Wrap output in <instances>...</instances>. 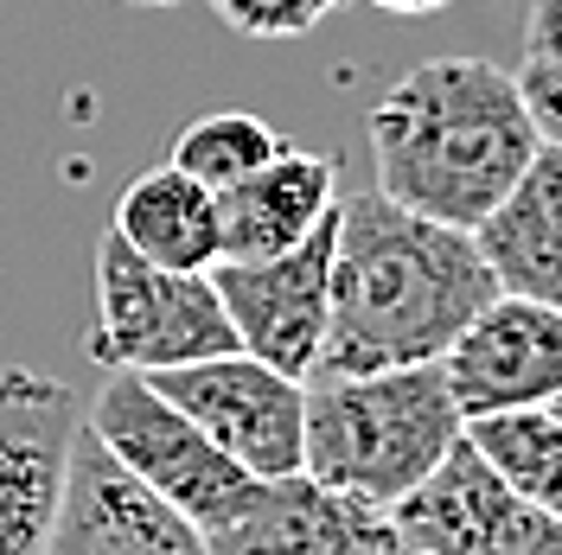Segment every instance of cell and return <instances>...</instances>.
I'll return each mask as SVG.
<instances>
[{
    "label": "cell",
    "instance_id": "cell-9",
    "mask_svg": "<svg viewBox=\"0 0 562 555\" xmlns=\"http://www.w3.org/2000/svg\"><path fill=\"white\" fill-rule=\"evenodd\" d=\"M339 217V205H333ZM333 217L314 237H301L281 256H256V262H217L211 287L237 326V346L262 364H276L288 377H314L319 346H326V301H333Z\"/></svg>",
    "mask_w": 562,
    "mask_h": 555
},
{
    "label": "cell",
    "instance_id": "cell-14",
    "mask_svg": "<svg viewBox=\"0 0 562 555\" xmlns=\"http://www.w3.org/2000/svg\"><path fill=\"white\" fill-rule=\"evenodd\" d=\"M473 243L486 256L498 294L562 307V140H543L530 154V167L486 211Z\"/></svg>",
    "mask_w": 562,
    "mask_h": 555
},
{
    "label": "cell",
    "instance_id": "cell-13",
    "mask_svg": "<svg viewBox=\"0 0 562 555\" xmlns=\"http://www.w3.org/2000/svg\"><path fill=\"white\" fill-rule=\"evenodd\" d=\"M339 205V154H307L288 147L269 167L217 192V224H224V256L231 262H256V256H281L301 237H314Z\"/></svg>",
    "mask_w": 562,
    "mask_h": 555
},
{
    "label": "cell",
    "instance_id": "cell-8",
    "mask_svg": "<svg viewBox=\"0 0 562 555\" xmlns=\"http://www.w3.org/2000/svg\"><path fill=\"white\" fill-rule=\"evenodd\" d=\"M77 428L83 403L70 383L0 364V555H45Z\"/></svg>",
    "mask_w": 562,
    "mask_h": 555
},
{
    "label": "cell",
    "instance_id": "cell-2",
    "mask_svg": "<svg viewBox=\"0 0 562 555\" xmlns=\"http://www.w3.org/2000/svg\"><path fill=\"white\" fill-rule=\"evenodd\" d=\"M371 173L390 205L480 230L543 147L518 70L492 58H428L403 70L364 115Z\"/></svg>",
    "mask_w": 562,
    "mask_h": 555
},
{
    "label": "cell",
    "instance_id": "cell-5",
    "mask_svg": "<svg viewBox=\"0 0 562 555\" xmlns=\"http://www.w3.org/2000/svg\"><path fill=\"white\" fill-rule=\"evenodd\" d=\"M83 428H90L147 491H160L173 511H186L205 536L217 523L237 518L249 505V491L262 486V479H249L244 466L217 448L186 409H173L140 371H109V383L97 389Z\"/></svg>",
    "mask_w": 562,
    "mask_h": 555
},
{
    "label": "cell",
    "instance_id": "cell-12",
    "mask_svg": "<svg viewBox=\"0 0 562 555\" xmlns=\"http://www.w3.org/2000/svg\"><path fill=\"white\" fill-rule=\"evenodd\" d=\"M390 511L319 486L314 473L262 479L231 523L211 530V555H396Z\"/></svg>",
    "mask_w": 562,
    "mask_h": 555
},
{
    "label": "cell",
    "instance_id": "cell-4",
    "mask_svg": "<svg viewBox=\"0 0 562 555\" xmlns=\"http://www.w3.org/2000/svg\"><path fill=\"white\" fill-rule=\"evenodd\" d=\"M217 351L244 346H237V326H231L211 275L154 269L115 230H103V243H97V326L83 339V358L103 371L154 377V371L199 364Z\"/></svg>",
    "mask_w": 562,
    "mask_h": 555
},
{
    "label": "cell",
    "instance_id": "cell-24",
    "mask_svg": "<svg viewBox=\"0 0 562 555\" xmlns=\"http://www.w3.org/2000/svg\"><path fill=\"white\" fill-rule=\"evenodd\" d=\"M550 409H562V396H557V403H550Z\"/></svg>",
    "mask_w": 562,
    "mask_h": 555
},
{
    "label": "cell",
    "instance_id": "cell-10",
    "mask_svg": "<svg viewBox=\"0 0 562 555\" xmlns=\"http://www.w3.org/2000/svg\"><path fill=\"white\" fill-rule=\"evenodd\" d=\"M441 377L467 421L550 409L562 396V307L525 301V294H492L473 313V326L441 351Z\"/></svg>",
    "mask_w": 562,
    "mask_h": 555
},
{
    "label": "cell",
    "instance_id": "cell-17",
    "mask_svg": "<svg viewBox=\"0 0 562 555\" xmlns=\"http://www.w3.org/2000/svg\"><path fill=\"white\" fill-rule=\"evenodd\" d=\"M276 154H281V135L262 115H249V109H211V115L179 128L167 160H173L179 173L205 179L211 192H224V185L249 179L256 167H269Z\"/></svg>",
    "mask_w": 562,
    "mask_h": 555
},
{
    "label": "cell",
    "instance_id": "cell-7",
    "mask_svg": "<svg viewBox=\"0 0 562 555\" xmlns=\"http://www.w3.org/2000/svg\"><path fill=\"white\" fill-rule=\"evenodd\" d=\"M390 523L396 543L422 555H562V518L530 505L467 434L403 505H390Z\"/></svg>",
    "mask_w": 562,
    "mask_h": 555
},
{
    "label": "cell",
    "instance_id": "cell-3",
    "mask_svg": "<svg viewBox=\"0 0 562 555\" xmlns=\"http://www.w3.org/2000/svg\"><path fill=\"white\" fill-rule=\"evenodd\" d=\"M467 416L441 364L364 371V377H307V460L319 486H339L364 505H403L448 460Z\"/></svg>",
    "mask_w": 562,
    "mask_h": 555
},
{
    "label": "cell",
    "instance_id": "cell-15",
    "mask_svg": "<svg viewBox=\"0 0 562 555\" xmlns=\"http://www.w3.org/2000/svg\"><path fill=\"white\" fill-rule=\"evenodd\" d=\"M109 230L122 243L147 256L154 269L179 275H211L224 262V224H217V192L205 179L179 173L173 160L147 167L122 185V199L109 211Z\"/></svg>",
    "mask_w": 562,
    "mask_h": 555
},
{
    "label": "cell",
    "instance_id": "cell-19",
    "mask_svg": "<svg viewBox=\"0 0 562 555\" xmlns=\"http://www.w3.org/2000/svg\"><path fill=\"white\" fill-rule=\"evenodd\" d=\"M525 103L530 115H537V135L543 140H562V65H537V58H525Z\"/></svg>",
    "mask_w": 562,
    "mask_h": 555
},
{
    "label": "cell",
    "instance_id": "cell-11",
    "mask_svg": "<svg viewBox=\"0 0 562 555\" xmlns=\"http://www.w3.org/2000/svg\"><path fill=\"white\" fill-rule=\"evenodd\" d=\"M45 555H211V536L140 486L90 428H77Z\"/></svg>",
    "mask_w": 562,
    "mask_h": 555
},
{
    "label": "cell",
    "instance_id": "cell-6",
    "mask_svg": "<svg viewBox=\"0 0 562 555\" xmlns=\"http://www.w3.org/2000/svg\"><path fill=\"white\" fill-rule=\"evenodd\" d=\"M147 383L199 421L249 479L301 473V460H307V383L301 377H288L249 351H217L199 364L154 371Z\"/></svg>",
    "mask_w": 562,
    "mask_h": 555
},
{
    "label": "cell",
    "instance_id": "cell-1",
    "mask_svg": "<svg viewBox=\"0 0 562 555\" xmlns=\"http://www.w3.org/2000/svg\"><path fill=\"white\" fill-rule=\"evenodd\" d=\"M498 294L473 230L390 205L378 185L339 199L333 217V301H326V377L441 364V351ZM314 371V377H319Z\"/></svg>",
    "mask_w": 562,
    "mask_h": 555
},
{
    "label": "cell",
    "instance_id": "cell-22",
    "mask_svg": "<svg viewBox=\"0 0 562 555\" xmlns=\"http://www.w3.org/2000/svg\"><path fill=\"white\" fill-rule=\"evenodd\" d=\"M128 7H179V0H128Z\"/></svg>",
    "mask_w": 562,
    "mask_h": 555
},
{
    "label": "cell",
    "instance_id": "cell-18",
    "mask_svg": "<svg viewBox=\"0 0 562 555\" xmlns=\"http://www.w3.org/2000/svg\"><path fill=\"white\" fill-rule=\"evenodd\" d=\"M237 38H307L346 0H205Z\"/></svg>",
    "mask_w": 562,
    "mask_h": 555
},
{
    "label": "cell",
    "instance_id": "cell-20",
    "mask_svg": "<svg viewBox=\"0 0 562 555\" xmlns=\"http://www.w3.org/2000/svg\"><path fill=\"white\" fill-rule=\"evenodd\" d=\"M525 58H537V65H562V0H537V7H530Z\"/></svg>",
    "mask_w": 562,
    "mask_h": 555
},
{
    "label": "cell",
    "instance_id": "cell-23",
    "mask_svg": "<svg viewBox=\"0 0 562 555\" xmlns=\"http://www.w3.org/2000/svg\"><path fill=\"white\" fill-rule=\"evenodd\" d=\"M396 555H422V550H396Z\"/></svg>",
    "mask_w": 562,
    "mask_h": 555
},
{
    "label": "cell",
    "instance_id": "cell-16",
    "mask_svg": "<svg viewBox=\"0 0 562 555\" xmlns=\"http://www.w3.org/2000/svg\"><path fill=\"white\" fill-rule=\"evenodd\" d=\"M467 441L525 491L530 505L562 518V409H512L467 421Z\"/></svg>",
    "mask_w": 562,
    "mask_h": 555
},
{
    "label": "cell",
    "instance_id": "cell-21",
    "mask_svg": "<svg viewBox=\"0 0 562 555\" xmlns=\"http://www.w3.org/2000/svg\"><path fill=\"white\" fill-rule=\"evenodd\" d=\"M371 13H390V20H428V13H448L454 0H364Z\"/></svg>",
    "mask_w": 562,
    "mask_h": 555
}]
</instances>
